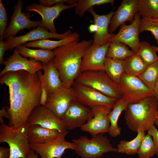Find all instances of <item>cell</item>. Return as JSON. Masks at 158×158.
Masks as SVG:
<instances>
[{
  "label": "cell",
  "instance_id": "cell-21",
  "mask_svg": "<svg viewBox=\"0 0 158 158\" xmlns=\"http://www.w3.org/2000/svg\"><path fill=\"white\" fill-rule=\"evenodd\" d=\"M138 0H124L112 16L109 31L113 34L120 26L128 21H133L137 12L136 8Z\"/></svg>",
  "mask_w": 158,
  "mask_h": 158
},
{
  "label": "cell",
  "instance_id": "cell-2",
  "mask_svg": "<svg viewBox=\"0 0 158 158\" xmlns=\"http://www.w3.org/2000/svg\"><path fill=\"white\" fill-rule=\"evenodd\" d=\"M41 92V83L38 74H30L21 91L10 102L7 110L9 125L17 129L25 124L33 110L40 104Z\"/></svg>",
  "mask_w": 158,
  "mask_h": 158
},
{
  "label": "cell",
  "instance_id": "cell-46",
  "mask_svg": "<svg viewBox=\"0 0 158 158\" xmlns=\"http://www.w3.org/2000/svg\"><path fill=\"white\" fill-rule=\"evenodd\" d=\"M3 116H5L8 119L9 118V116L7 111H6L4 109L0 110V117L2 118Z\"/></svg>",
  "mask_w": 158,
  "mask_h": 158
},
{
  "label": "cell",
  "instance_id": "cell-33",
  "mask_svg": "<svg viewBox=\"0 0 158 158\" xmlns=\"http://www.w3.org/2000/svg\"><path fill=\"white\" fill-rule=\"evenodd\" d=\"M158 51V47L142 41L140 42L139 48L136 54L145 64L148 66L158 61V56L157 54Z\"/></svg>",
  "mask_w": 158,
  "mask_h": 158
},
{
  "label": "cell",
  "instance_id": "cell-12",
  "mask_svg": "<svg viewBox=\"0 0 158 158\" xmlns=\"http://www.w3.org/2000/svg\"><path fill=\"white\" fill-rule=\"evenodd\" d=\"M93 116L91 109L75 100L71 103L61 120L67 129L72 130L80 128Z\"/></svg>",
  "mask_w": 158,
  "mask_h": 158
},
{
  "label": "cell",
  "instance_id": "cell-31",
  "mask_svg": "<svg viewBox=\"0 0 158 158\" xmlns=\"http://www.w3.org/2000/svg\"><path fill=\"white\" fill-rule=\"evenodd\" d=\"M124 72L138 76L148 66L136 54L123 60Z\"/></svg>",
  "mask_w": 158,
  "mask_h": 158
},
{
  "label": "cell",
  "instance_id": "cell-8",
  "mask_svg": "<svg viewBox=\"0 0 158 158\" xmlns=\"http://www.w3.org/2000/svg\"><path fill=\"white\" fill-rule=\"evenodd\" d=\"M72 87L77 100L91 109L100 106H107L113 108L118 100L75 81Z\"/></svg>",
  "mask_w": 158,
  "mask_h": 158
},
{
  "label": "cell",
  "instance_id": "cell-5",
  "mask_svg": "<svg viewBox=\"0 0 158 158\" xmlns=\"http://www.w3.org/2000/svg\"><path fill=\"white\" fill-rule=\"evenodd\" d=\"M75 81L117 100L123 97L119 85L114 82L104 71H91L81 72Z\"/></svg>",
  "mask_w": 158,
  "mask_h": 158
},
{
  "label": "cell",
  "instance_id": "cell-7",
  "mask_svg": "<svg viewBox=\"0 0 158 158\" xmlns=\"http://www.w3.org/2000/svg\"><path fill=\"white\" fill-rule=\"evenodd\" d=\"M118 85L123 97L129 103H137L145 98L154 96L153 91L138 76L124 72L121 76Z\"/></svg>",
  "mask_w": 158,
  "mask_h": 158
},
{
  "label": "cell",
  "instance_id": "cell-48",
  "mask_svg": "<svg viewBox=\"0 0 158 158\" xmlns=\"http://www.w3.org/2000/svg\"><path fill=\"white\" fill-rule=\"evenodd\" d=\"M154 124L158 127V111L157 113L156 118L154 121Z\"/></svg>",
  "mask_w": 158,
  "mask_h": 158
},
{
  "label": "cell",
  "instance_id": "cell-36",
  "mask_svg": "<svg viewBox=\"0 0 158 158\" xmlns=\"http://www.w3.org/2000/svg\"><path fill=\"white\" fill-rule=\"evenodd\" d=\"M137 154L139 158H150L156 154L152 138L148 133L141 142Z\"/></svg>",
  "mask_w": 158,
  "mask_h": 158
},
{
  "label": "cell",
  "instance_id": "cell-26",
  "mask_svg": "<svg viewBox=\"0 0 158 158\" xmlns=\"http://www.w3.org/2000/svg\"><path fill=\"white\" fill-rule=\"evenodd\" d=\"M80 35L77 32L72 33L66 37L58 41L42 39L27 42L23 45L27 47L40 48L50 50L79 39Z\"/></svg>",
  "mask_w": 158,
  "mask_h": 158
},
{
  "label": "cell",
  "instance_id": "cell-23",
  "mask_svg": "<svg viewBox=\"0 0 158 158\" xmlns=\"http://www.w3.org/2000/svg\"><path fill=\"white\" fill-rule=\"evenodd\" d=\"M43 74L40 71L37 72L45 84L49 94L65 85L61 80L59 73L51 60L46 64L43 63Z\"/></svg>",
  "mask_w": 158,
  "mask_h": 158
},
{
  "label": "cell",
  "instance_id": "cell-37",
  "mask_svg": "<svg viewBox=\"0 0 158 158\" xmlns=\"http://www.w3.org/2000/svg\"><path fill=\"white\" fill-rule=\"evenodd\" d=\"M144 31H149L152 33L158 45V23L150 19L142 18L140 24L139 31L140 33Z\"/></svg>",
  "mask_w": 158,
  "mask_h": 158
},
{
  "label": "cell",
  "instance_id": "cell-40",
  "mask_svg": "<svg viewBox=\"0 0 158 158\" xmlns=\"http://www.w3.org/2000/svg\"><path fill=\"white\" fill-rule=\"evenodd\" d=\"M147 131V133L152 136L155 147L156 154L158 157V130L154 124L151 126Z\"/></svg>",
  "mask_w": 158,
  "mask_h": 158
},
{
  "label": "cell",
  "instance_id": "cell-6",
  "mask_svg": "<svg viewBox=\"0 0 158 158\" xmlns=\"http://www.w3.org/2000/svg\"><path fill=\"white\" fill-rule=\"evenodd\" d=\"M75 146L74 151L82 158H101L104 153L117 152L106 136L100 134L89 139L86 136H80L72 140Z\"/></svg>",
  "mask_w": 158,
  "mask_h": 158
},
{
  "label": "cell",
  "instance_id": "cell-3",
  "mask_svg": "<svg viewBox=\"0 0 158 158\" xmlns=\"http://www.w3.org/2000/svg\"><path fill=\"white\" fill-rule=\"evenodd\" d=\"M158 103L155 97L145 98L137 103H129L124 111V118L129 128L137 132L139 128L146 131L154 124Z\"/></svg>",
  "mask_w": 158,
  "mask_h": 158
},
{
  "label": "cell",
  "instance_id": "cell-20",
  "mask_svg": "<svg viewBox=\"0 0 158 158\" xmlns=\"http://www.w3.org/2000/svg\"><path fill=\"white\" fill-rule=\"evenodd\" d=\"M88 11L93 17L94 24L97 27V30L93 36V43L102 45L109 42V40L114 35L110 33L109 31L111 20L114 13L113 11L104 15L97 13L93 8Z\"/></svg>",
  "mask_w": 158,
  "mask_h": 158
},
{
  "label": "cell",
  "instance_id": "cell-50",
  "mask_svg": "<svg viewBox=\"0 0 158 158\" xmlns=\"http://www.w3.org/2000/svg\"></svg>",
  "mask_w": 158,
  "mask_h": 158
},
{
  "label": "cell",
  "instance_id": "cell-1",
  "mask_svg": "<svg viewBox=\"0 0 158 158\" xmlns=\"http://www.w3.org/2000/svg\"><path fill=\"white\" fill-rule=\"evenodd\" d=\"M92 43V40L80 41L79 39L53 50L55 56L51 61L66 86L72 87L80 73L85 52Z\"/></svg>",
  "mask_w": 158,
  "mask_h": 158
},
{
  "label": "cell",
  "instance_id": "cell-13",
  "mask_svg": "<svg viewBox=\"0 0 158 158\" xmlns=\"http://www.w3.org/2000/svg\"><path fill=\"white\" fill-rule=\"evenodd\" d=\"M72 33L68 30L62 34L53 33L40 26L24 35L7 38L5 42L8 50H11L15 47L23 45L30 41L52 38L60 40L66 37Z\"/></svg>",
  "mask_w": 158,
  "mask_h": 158
},
{
  "label": "cell",
  "instance_id": "cell-22",
  "mask_svg": "<svg viewBox=\"0 0 158 158\" xmlns=\"http://www.w3.org/2000/svg\"><path fill=\"white\" fill-rule=\"evenodd\" d=\"M30 74L23 70L9 71L1 77L0 83L5 84L8 87L10 102L21 91Z\"/></svg>",
  "mask_w": 158,
  "mask_h": 158
},
{
  "label": "cell",
  "instance_id": "cell-14",
  "mask_svg": "<svg viewBox=\"0 0 158 158\" xmlns=\"http://www.w3.org/2000/svg\"><path fill=\"white\" fill-rule=\"evenodd\" d=\"M23 5V1L18 0L17 4L14 6L10 24L4 35V39L16 36L21 30L25 29L30 30L32 28L40 25L41 21H32L30 19L32 16L29 13L22 12Z\"/></svg>",
  "mask_w": 158,
  "mask_h": 158
},
{
  "label": "cell",
  "instance_id": "cell-41",
  "mask_svg": "<svg viewBox=\"0 0 158 158\" xmlns=\"http://www.w3.org/2000/svg\"><path fill=\"white\" fill-rule=\"evenodd\" d=\"M41 85V92L40 99V104L44 106L47 101L49 93L47 88L42 80L39 77Z\"/></svg>",
  "mask_w": 158,
  "mask_h": 158
},
{
  "label": "cell",
  "instance_id": "cell-38",
  "mask_svg": "<svg viewBox=\"0 0 158 158\" xmlns=\"http://www.w3.org/2000/svg\"><path fill=\"white\" fill-rule=\"evenodd\" d=\"M8 20L7 13L2 1L0 0V40L4 39Z\"/></svg>",
  "mask_w": 158,
  "mask_h": 158
},
{
  "label": "cell",
  "instance_id": "cell-4",
  "mask_svg": "<svg viewBox=\"0 0 158 158\" xmlns=\"http://www.w3.org/2000/svg\"><path fill=\"white\" fill-rule=\"evenodd\" d=\"M0 143L6 142L9 146V158H26L31 151L27 135L29 126L27 122L20 128L15 129L0 120Z\"/></svg>",
  "mask_w": 158,
  "mask_h": 158
},
{
  "label": "cell",
  "instance_id": "cell-9",
  "mask_svg": "<svg viewBox=\"0 0 158 158\" xmlns=\"http://www.w3.org/2000/svg\"><path fill=\"white\" fill-rule=\"evenodd\" d=\"M68 131L60 133L55 140L43 144H29L31 150L37 154L40 158H61L66 150H74L75 146L72 142L67 141L65 137Z\"/></svg>",
  "mask_w": 158,
  "mask_h": 158
},
{
  "label": "cell",
  "instance_id": "cell-39",
  "mask_svg": "<svg viewBox=\"0 0 158 158\" xmlns=\"http://www.w3.org/2000/svg\"><path fill=\"white\" fill-rule=\"evenodd\" d=\"M77 0H40L38 2L41 5L46 6H51L58 3H68L70 5L76 4Z\"/></svg>",
  "mask_w": 158,
  "mask_h": 158
},
{
  "label": "cell",
  "instance_id": "cell-11",
  "mask_svg": "<svg viewBox=\"0 0 158 158\" xmlns=\"http://www.w3.org/2000/svg\"><path fill=\"white\" fill-rule=\"evenodd\" d=\"M76 4L66 5L64 3H61L51 6H46L34 3L26 6L25 10L35 11L40 14L42 18L40 26L52 33H57L54 20L60 15L63 11L75 7Z\"/></svg>",
  "mask_w": 158,
  "mask_h": 158
},
{
  "label": "cell",
  "instance_id": "cell-19",
  "mask_svg": "<svg viewBox=\"0 0 158 158\" xmlns=\"http://www.w3.org/2000/svg\"><path fill=\"white\" fill-rule=\"evenodd\" d=\"M5 67L0 72L1 77L9 71H25L30 73L35 74L43 69V63L34 59H30L22 57L16 47L13 54L5 61Z\"/></svg>",
  "mask_w": 158,
  "mask_h": 158
},
{
  "label": "cell",
  "instance_id": "cell-18",
  "mask_svg": "<svg viewBox=\"0 0 158 158\" xmlns=\"http://www.w3.org/2000/svg\"><path fill=\"white\" fill-rule=\"evenodd\" d=\"M110 42L99 45L92 43L85 51L82 60L81 72L104 71V62Z\"/></svg>",
  "mask_w": 158,
  "mask_h": 158
},
{
  "label": "cell",
  "instance_id": "cell-49",
  "mask_svg": "<svg viewBox=\"0 0 158 158\" xmlns=\"http://www.w3.org/2000/svg\"><path fill=\"white\" fill-rule=\"evenodd\" d=\"M152 20L154 22L158 23V17L155 19Z\"/></svg>",
  "mask_w": 158,
  "mask_h": 158
},
{
  "label": "cell",
  "instance_id": "cell-45",
  "mask_svg": "<svg viewBox=\"0 0 158 158\" xmlns=\"http://www.w3.org/2000/svg\"><path fill=\"white\" fill-rule=\"evenodd\" d=\"M26 158H39V155L34 151L31 150Z\"/></svg>",
  "mask_w": 158,
  "mask_h": 158
},
{
  "label": "cell",
  "instance_id": "cell-30",
  "mask_svg": "<svg viewBox=\"0 0 158 158\" xmlns=\"http://www.w3.org/2000/svg\"><path fill=\"white\" fill-rule=\"evenodd\" d=\"M136 8L142 18L154 20L158 17V0H138Z\"/></svg>",
  "mask_w": 158,
  "mask_h": 158
},
{
  "label": "cell",
  "instance_id": "cell-34",
  "mask_svg": "<svg viewBox=\"0 0 158 158\" xmlns=\"http://www.w3.org/2000/svg\"><path fill=\"white\" fill-rule=\"evenodd\" d=\"M138 77L153 91L155 83L158 78V61L148 66Z\"/></svg>",
  "mask_w": 158,
  "mask_h": 158
},
{
  "label": "cell",
  "instance_id": "cell-42",
  "mask_svg": "<svg viewBox=\"0 0 158 158\" xmlns=\"http://www.w3.org/2000/svg\"><path fill=\"white\" fill-rule=\"evenodd\" d=\"M8 50L5 41L3 40H0V63L4 64L5 61L4 56L5 51Z\"/></svg>",
  "mask_w": 158,
  "mask_h": 158
},
{
  "label": "cell",
  "instance_id": "cell-15",
  "mask_svg": "<svg viewBox=\"0 0 158 158\" xmlns=\"http://www.w3.org/2000/svg\"><path fill=\"white\" fill-rule=\"evenodd\" d=\"M75 100L77 99L72 87L65 85L49 94L44 106L61 119L71 103Z\"/></svg>",
  "mask_w": 158,
  "mask_h": 158
},
{
  "label": "cell",
  "instance_id": "cell-32",
  "mask_svg": "<svg viewBox=\"0 0 158 158\" xmlns=\"http://www.w3.org/2000/svg\"><path fill=\"white\" fill-rule=\"evenodd\" d=\"M135 54L125 44L120 42L113 41L110 42L106 57L124 60Z\"/></svg>",
  "mask_w": 158,
  "mask_h": 158
},
{
  "label": "cell",
  "instance_id": "cell-10",
  "mask_svg": "<svg viewBox=\"0 0 158 158\" xmlns=\"http://www.w3.org/2000/svg\"><path fill=\"white\" fill-rule=\"evenodd\" d=\"M26 122L29 126L38 125L46 128L56 130L60 133L68 130L61 119L49 109L40 104L34 108Z\"/></svg>",
  "mask_w": 158,
  "mask_h": 158
},
{
  "label": "cell",
  "instance_id": "cell-28",
  "mask_svg": "<svg viewBox=\"0 0 158 158\" xmlns=\"http://www.w3.org/2000/svg\"><path fill=\"white\" fill-rule=\"evenodd\" d=\"M137 136L130 141L125 140L121 141L117 145V152L128 155L137 154L141 142L145 135V131L142 128H139Z\"/></svg>",
  "mask_w": 158,
  "mask_h": 158
},
{
  "label": "cell",
  "instance_id": "cell-25",
  "mask_svg": "<svg viewBox=\"0 0 158 158\" xmlns=\"http://www.w3.org/2000/svg\"><path fill=\"white\" fill-rule=\"evenodd\" d=\"M129 103L128 100L123 97L117 100L108 114L110 126L108 133L111 136L116 137L120 134L121 129L118 124V120Z\"/></svg>",
  "mask_w": 158,
  "mask_h": 158
},
{
  "label": "cell",
  "instance_id": "cell-44",
  "mask_svg": "<svg viewBox=\"0 0 158 158\" xmlns=\"http://www.w3.org/2000/svg\"><path fill=\"white\" fill-rule=\"evenodd\" d=\"M153 92L154 94V96L158 103V78L155 83Z\"/></svg>",
  "mask_w": 158,
  "mask_h": 158
},
{
  "label": "cell",
  "instance_id": "cell-35",
  "mask_svg": "<svg viewBox=\"0 0 158 158\" xmlns=\"http://www.w3.org/2000/svg\"><path fill=\"white\" fill-rule=\"evenodd\" d=\"M114 1V0H77L75 13L80 17H83L86 11L94 6L107 4L113 5Z\"/></svg>",
  "mask_w": 158,
  "mask_h": 158
},
{
  "label": "cell",
  "instance_id": "cell-47",
  "mask_svg": "<svg viewBox=\"0 0 158 158\" xmlns=\"http://www.w3.org/2000/svg\"><path fill=\"white\" fill-rule=\"evenodd\" d=\"M89 28L91 32H95L97 30V27L95 24L90 25Z\"/></svg>",
  "mask_w": 158,
  "mask_h": 158
},
{
  "label": "cell",
  "instance_id": "cell-29",
  "mask_svg": "<svg viewBox=\"0 0 158 158\" xmlns=\"http://www.w3.org/2000/svg\"><path fill=\"white\" fill-rule=\"evenodd\" d=\"M104 71L114 82L118 84L121 76L124 72L123 60L106 57Z\"/></svg>",
  "mask_w": 158,
  "mask_h": 158
},
{
  "label": "cell",
  "instance_id": "cell-16",
  "mask_svg": "<svg viewBox=\"0 0 158 158\" xmlns=\"http://www.w3.org/2000/svg\"><path fill=\"white\" fill-rule=\"evenodd\" d=\"M141 16L137 12L133 21L130 25L124 24L121 26L118 32L114 34L109 42L117 41L129 46L132 50L136 54L139 48L140 42L139 37V25Z\"/></svg>",
  "mask_w": 158,
  "mask_h": 158
},
{
  "label": "cell",
  "instance_id": "cell-27",
  "mask_svg": "<svg viewBox=\"0 0 158 158\" xmlns=\"http://www.w3.org/2000/svg\"><path fill=\"white\" fill-rule=\"evenodd\" d=\"M19 53L25 58L30 57L45 64L48 63L54 57L53 50L40 49H30L22 45L16 47Z\"/></svg>",
  "mask_w": 158,
  "mask_h": 158
},
{
  "label": "cell",
  "instance_id": "cell-17",
  "mask_svg": "<svg viewBox=\"0 0 158 158\" xmlns=\"http://www.w3.org/2000/svg\"><path fill=\"white\" fill-rule=\"evenodd\" d=\"M112 109L105 106L92 108L93 116L80 127L81 130L89 133L92 136L108 133L110 126L108 114Z\"/></svg>",
  "mask_w": 158,
  "mask_h": 158
},
{
  "label": "cell",
  "instance_id": "cell-24",
  "mask_svg": "<svg viewBox=\"0 0 158 158\" xmlns=\"http://www.w3.org/2000/svg\"><path fill=\"white\" fill-rule=\"evenodd\" d=\"M60 133L58 131L34 125L28 128L27 135L29 144H43L56 139Z\"/></svg>",
  "mask_w": 158,
  "mask_h": 158
},
{
  "label": "cell",
  "instance_id": "cell-43",
  "mask_svg": "<svg viewBox=\"0 0 158 158\" xmlns=\"http://www.w3.org/2000/svg\"><path fill=\"white\" fill-rule=\"evenodd\" d=\"M10 154L9 148L3 146L0 147V158H9Z\"/></svg>",
  "mask_w": 158,
  "mask_h": 158
}]
</instances>
